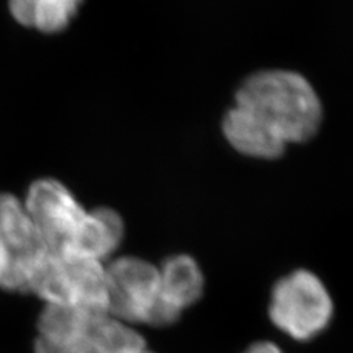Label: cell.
I'll list each match as a JSON object with an SVG mask.
<instances>
[{
    "instance_id": "6da1fadb",
    "label": "cell",
    "mask_w": 353,
    "mask_h": 353,
    "mask_svg": "<svg viewBox=\"0 0 353 353\" xmlns=\"http://www.w3.org/2000/svg\"><path fill=\"white\" fill-rule=\"evenodd\" d=\"M233 105L287 146L312 140L325 119L314 85L303 75L287 70H261L248 75L237 87Z\"/></svg>"
},
{
    "instance_id": "7a4b0ae2",
    "label": "cell",
    "mask_w": 353,
    "mask_h": 353,
    "mask_svg": "<svg viewBox=\"0 0 353 353\" xmlns=\"http://www.w3.org/2000/svg\"><path fill=\"white\" fill-rule=\"evenodd\" d=\"M143 345L141 334L108 312L44 305L37 319L36 353H117Z\"/></svg>"
},
{
    "instance_id": "3957f363",
    "label": "cell",
    "mask_w": 353,
    "mask_h": 353,
    "mask_svg": "<svg viewBox=\"0 0 353 353\" xmlns=\"http://www.w3.org/2000/svg\"><path fill=\"white\" fill-rule=\"evenodd\" d=\"M106 271V312L125 324L165 327L180 315L165 305L161 297L159 270L153 263L134 256L110 262Z\"/></svg>"
},
{
    "instance_id": "277c9868",
    "label": "cell",
    "mask_w": 353,
    "mask_h": 353,
    "mask_svg": "<svg viewBox=\"0 0 353 353\" xmlns=\"http://www.w3.org/2000/svg\"><path fill=\"white\" fill-rule=\"evenodd\" d=\"M44 305L106 312V271L101 261L49 252L31 283Z\"/></svg>"
},
{
    "instance_id": "5b68a950",
    "label": "cell",
    "mask_w": 353,
    "mask_h": 353,
    "mask_svg": "<svg viewBox=\"0 0 353 353\" xmlns=\"http://www.w3.org/2000/svg\"><path fill=\"white\" fill-rule=\"evenodd\" d=\"M333 301L324 283L307 270H297L274 285L270 303L272 324L294 340L307 341L327 328Z\"/></svg>"
},
{
    "instance_id": "8992f818",
    "label": "cell",
    "mask_w": 353,
    "mask_h": 353,
    "mask_svg": "<svg viewBox=\"0 0 353 353\" xmlns=\"http://www.w3.org/2000/svg\"><path fill=\"white\" fill-rule=\"evenodd\" d=\"M48 253L21 199L0 193V289L30 293Z\"/></svg>"
},
{
    "instance_id": "52a82bcc",
    "label": "cell",
    "mask_w": 353,
    "mask_h": 353,
    "mask_svg": "<svg viewBox=\"0 0 353 353\" xmlns=\"http://www.w3.org/2000/svg\"><path fill=\"white\" fill-rule=\"evenodd\" d=\"M22 203L48 250L72 255L88 211L68 187L54 179H40L30 185Z\"/></svg>"
},
{
    "instance_id": "ba28073f",
    "label": "cell",
    "mask_w": 353,
    "mask_h": 353,
    "mask_svg": "<svg viewBox=\"0 0 353 353\" xmlns=\"http://www.w3.org/2000/svg\"><path fill=\"white\" fill-rule=\"evenodd\" d=\"M221 131L231 148L250 158L275 159L287 149L279 137L236 105H231L221 118Z\"/></svg>"
},
{
    "instance_id": "9c48e42d",
    "label": "cell",
    "mask_w": 353,
    "mask_h": 353,
    "mask_svg": "<svg viewBox=\"0 0 353 353\" xmlns=\"http://www.w3.org/2000/svg\"><path fill=\"white\" fill-rule=\"evenodd\" d=\"M159 270L161 297L165 305L181 315L185 307L194 305L203 293V274L189 255H174L165 259Z\"/></svg>"
},
{
    "instance_id": "30bf717a",
    "label": "cell",
    "mask_w": 353,
    "mask_h": 353,
    "mask_svg": "<svg viewBox=\"0 0 353 353\" xmlns=\"http://www.w3.org/2000/svg\"><path fill=\"white\" fill-rule=\"evenodd\" d=\"M84 0H8L15 24L44 36H54L70 27Z\"/></svg>"
},
{
    "instance_id": "8fae6325",
    "label": "cell",
    "mask_w": 353,
    "mask_h": 353,
    "mask_svg": "<svg viewBox=\"0 0 353 353\" xmlns=\"http://www.w3.org/2000/svg\"><path fill=\"white\" fill-rule=\"evenodd\" d=\"M124 233V221L117 211L109 208H96L87 214L81 236L72 255L103 262L118 249Z\"/></svg>"
},
{
    "instance_id": "7c38bea8",
    "label": "cell",
    "mask_w": 353,
    "mask_h": 353,
    "mask_svg": "<svg viewBox=\"0 0 353 353\" xmlns=\"http://www.w3.org/2000/svg\"><path fill=\"white\" fill-rule=\"evenodd\" d=\"M245 353H283V350L271 341H258L249 346Z\"/></svg>"
},
{
    "instance_id": "4fadbf2b",
    "label": "cell",
    "mask_w": 353,
    "mask_h": 353,
    "mask_svg": "<svg viewBox=\"0 0 353 353\" xmlns=\"http://www.w3.org/2000/svg\"><path fill=\"white\" fill-rule=\"evenodd\" d=\"M117 353H154L152 350L148 349V345H143V346H136V347H130V349H124V350H119Z\"/></svg>"
}]
</instances>
